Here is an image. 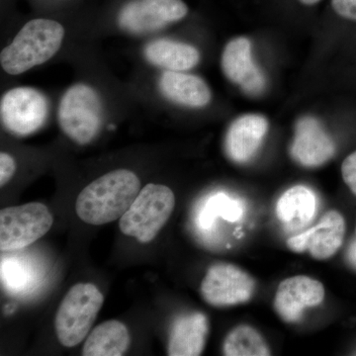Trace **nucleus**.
Here are the masks:
<instances>
[{"instance_id":"nucleus-6","label":"nucleus","mask_w":356,"mask_h":356,"mask_svg":"<svg viewBox=\"0 0 356 356\" xmlns=\"http://www.w3.org/2000/svg\"><path fill=\"white\" fill-rule=\"evenodd\" d=\"M54 218L42 203H28L0 211V250H22L46 235Z\"/></svg>"},{"instance_id":"nucleus-18","label":"nucleus","mask_w":356,"mask_h":356,"mask_svg":"<svg viewBox=\"0 0 356 356\" xmlns=\"http://www.w3.org/2000/svg\"><path fill=\"white\" fill-rule=\"evenodd\" d=\"M144 53L149 64L172 72L191 70L200 62V53L195 47L170 39L152 41Z\"/></svg>"},{"instance_id":"nucleus-24","label":"nucleus","mask_w":356,"mask_h":356,"mask_svg":"<svg viewBox=\"0 0 356 356\" xmlns=\"http://www.w3.org/2000/svg\"><path fill=\"white\" fill-rule=\"evenodd\" d=\"M16 172V163L10 154H0V185L4 186Z\"/></svg>"},{"instance_id":"nucleus-17","label":"nucleus","mask_w":356,"mask_h":356,"mask_svg":"<svg viewBox=\"0 0 356 356\" xmlns=\"http://www.w3.org/2000/svg\"><path fill=\"white\" fill-rule=\"evenodd\" d=\"M317 200L315 194L303 185L288 189L276 205V215L288 232L303 229L315 216Z\"/></svg>"},{"instance_id":"nucleus-7","label":"nucleus","mask_w":356,"mask_h":356,"mask_svg":"<svg viewBox=\"0 0 356 356\" xmlns=\"http://www.w3.org/2000/svg\"><path fill=\"white\" fill-rule=\"evenodd\" d=\"M188 13L184 0H123L116 22L124 31L147 34L184 20Z\"/></svg>"},{"instance_id":"nucleus-11","label":"nucleus","mask_w":356,"mask_h":356,"mask_svg":"<svg viewBox=\"0 0 356 356\" xmlns=\"http://www.w3.org/2000/svg\"><path fill=\"white\" fill-rule=\"evenodd\" d=\"M346 234V222L341 213L330 211L325 213L313 228L304 233L292 236L287 242L293 252L308 250L316 259H327L336 254L343 245Z\"/></svg>"},{"instance_id":"nucleus-23","label":"nucleus","mask_w":356,"mask_h":356,"mask_svg":"<svg viewBox=\"0 0 356 356\" xmlns=\"http://www.w3.org/2000/svg\"><path fill=\"white\" fill-rule=\"evenodd\" d=\"M341 175L344 184L356 195V151L344 159L341 165Z\"/></svg>"},{"instance_id":"nucleus-5","label":"nucleus","mask_w":356,"mask_h":356,"mask_svg":"<svg viewBox=\"0 0 356 356\" xmlns=\"http://www.w3.org/2000/svg\"><path fill=\"white\" fill-rule=\"evenodd\" d=\"M102 115L100 96L88 84L70 86L58 104V124L63 132L79 145L88 144L97 136Z\"/></svg>"},{"instance_id":"nucleus-19","label":"nucleus","mask_w":356,"mask_h":356,"mask_svg":"<svg viewBox=\"0 0 356 356\" xmlns=\"http://www.w3.org/2000/svg\"><path fill=\"white\" fill-rule=\"evenodd\" d=\"M131 344L126 325L116 320L107 321L96 327L84 343V356H121Z\"/></svg>"},{"instance_id":"nucleus-4","label":"nucleus","mask_w":356,"mask_h":356,"mask_svg":"<svg viewBox=\"0 0 356 356\" xmlns=\"http://www.w3.org/2000/svg\"><path fill=\"white\" fill-rule=\"evenodd\" d=\"M104 303L102 291L92 283H79L70 288L58 307L55 327L58 341L74 348L86 339Z\"/></svg>"},{"instance_id":"nucleus-25","label":"nucleus","mask_w":356,"mask_h":356,"mask_svg":"<svg viewBox=\"0 0 356 356\" xmlns=\"http://www.w3.org/2000/svg\"><path fill=\"white\" fill-rule=\"evenodd\" d=\"M346 259H348L351 266L356 268V238L353 241V243L348 247V252H346Z\"/></svg>"},{"instance_id":"nucleus-2","label":"nucleus","mask_w":356,"mask_h":356,"mask_svg":"<svg viewBox=\"0 0 356 356\" xmlns=\"http://www.w3.org/2000/svg\"><path fill=\"white\" fill-rule=\"evenodd\" d=\"M65 27L50 18L28 21L15 38L0 54V64L7 74L17 76L48 62L60 50Z\"/></svg>"},{"instance_id":"nucleus-13","label":"nucleus","mask_w":356,"mask_h":356,"mask_svg":"<svg viewBox=\"0 0 356 356\" xmlns=\"http://www.w3.org/2000/svg\"><path fill=\"white\" fill-rule=\"evenodd\" d=\"M336 153V145L318 120L300 119L291 145L292 158L300 165L316 168L327 163Z\"/></svg>"},{"instance_id":"nucleus-8","label":"nucleus","mask_w":356,"mask_h":356,"mask_svg":"<svg viewBox=\"0 0 356 356\" xmlns=\"http://www.w3.org/2000/svg\"><path fill=\"white\" fill-rule=\"evenodd\" d=\"M48 114V100L36 88L21 86L10 89L0 102V117L4 128L21 137L43 127Z\"/></svg>"},{"instance_id":"nucleus-14","label":"nucleus","mask_w":356,"mask_h":356,"mask_svg":"<svg viewBox=\"0 0 356 356\" xmlns=\"http://www.w3.org/2000/svg\"><path fill=\"white\" fill-rule=\"evenodd\" d=\"M268 130L264 117L257 114L243 115L229 126L225 140V149L232 161L245 163L252 159L261 146Z\"/></svg>"},{"instance_id":"nucleus-10","label":"nucleus","mask_w":356,"mask_h":356,"mask_svg":"<svg viewBox=\"0 0 356 356\" xmlns=\"http://www.w3.org/2000/svg\"><path fill=\"white\" fill-rule=\"evenodd\" d=\"M325 299L324 285L305 275L293 276L280 283L274 309L283 321L296 323L307 308L321 305Z\"/></svg>"},{"instance_id":"nucleus-1","label":"nucleus","mask_w":356,"mask_h":356,"mask_svg":"<svg viewBox=\"0 0 356 356\" xmlns=\"http://www.w3.org/2000/svg\"><path fill=\"white\" fill-rule=\"evenodd\" d=\"M140 181L135 172L117 170L98 177L79 193L77 216L93 226L120 219L139 195Z\"/></svg>"},{"instance_id":"nucleus-22","label":"nucleus","mask_w":356,"mask_h":356,"mask_svg":"<svg viewBox=\"0 0 356 356\" xmlns=\"http://www.w3.org/2000/svg\"><path fill=\"white\" fill-rule=\"evenodd\" d=\"M330 6L339 19L356 25V0H331Z\"/></svg>"},{"instance_id":"nucleus-9","label":"nucleus","mask_w":356,"mask_h":356,"mask_svg":"<svg viewBox=\"0 0 356 356\" xmlns=\"http://www.w3.org/2000/svg\"><path fill=\"white\" fill-rule=\"evenodd\" d=\"M255 291V281L243 269L229 264H214L201 284L203 299L214 307L247 303Z\"/></svg>"},{"instance_id":"nucleus-21","label":"nucleus","mask_w":356,"mask_h":356,"mask_svg":"<svg viewBox=\"0 0 356 356\" xmlns=\"http://www.w3.org/2000/svg\"><path fill=\"white\" fill-rule=\"evenodd\" d=\"M245 205L243 201L229 197L225 193H218L208 199L199 213V226L209 229L218 217L229 222H236L243 217Z\"/></svg>"},{"instance_id":"nucleus-20","label":"nucleus","mask_w":356,"mask_h":356,"mask_svg":"<svg viewBox=\"0 0 356 356\" xmlns=\"http://www.w3.org/2000/svg\"><path fill=\"white\" fill-rule=\"evenodd\" d=\"M222 353L228 356H266L270 350L264 337L254 327L242 325L229 332L225 339Z\"/></svg>"},{"instance_id":"nucleus-3","label":"nucleus","mask_w":356,"mask_h":356,"mask_svg":"<svg viewBox=\"0 0 356 356\" xmlns=\"http://www.w3.org/2000/svg\"><path fill=\"white\" fill-rule=\"evenodd\" d=\"M175 206V196L170 187L147 184L120 218L119 227L124 235L133 236L138 242H152L170 219Z\"/></svg>"},{"instance_id":"nucleus-15","label":"nucleus","mask_w":356,"mask_h":356,"mask_svg":"<svg viewBox=\"0 0 356 356\" xmlns=\"http://www.w3.org/2000/svg\"><path fill=\"white\" fill-rule=\"evenodd\" d=\"M159 88L165 98L182 106L202 108L211 102L208 84L201 77L184 72L165 70L159 77Z\"/></svg>"},{"instance_id":"nucleus-16","label":"nucleus","mask_w":356,"mask_h":356,"mask_svg":"<svg viewBox=\"0 0 356 356\" xmlns=\"http://www.w3.org/2000/svg\"><path fill=\"white\" fill-rule=\"evenodd\" d=\"M208 334H209V323L203 314L192 313L177 318L170 330L168 355L170 356L202 355Z\"/></svg>"},{"instance_id":"nucleus-12","label":"nucleus","mask_w":356,"mask_h":356,"mask_svg":"<svg viewBox=\"0 0 356 356\" xmlns=\"http://www.w3.org/2000/svg\"><path fill=\"white\" fill-rule=\"evenodd\" d=\"M222 70L232 83L238 84L248 95L264 92L266 79L264 72L252 60V43L245 37L229 41L222 55Z\"/></svg>"},{"instance_id":"nucleus-26","label":"nucleus","mask_w":356,"mask_h":356,"mask_svg":"<svg viewBox=\"0 0 356 356\" xmlns=\"http://www.w3.org/2000/svg\"><path fill=\"white\" fill-rule=\"evenodd\" d=\"M43 1H48V2H65V1H69V0H43Z\"/></svg>"}]
</instances>
